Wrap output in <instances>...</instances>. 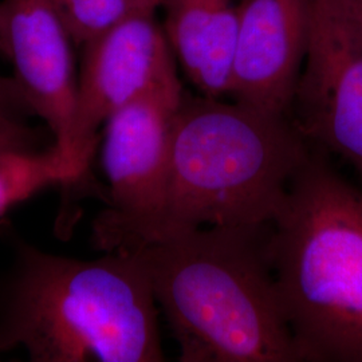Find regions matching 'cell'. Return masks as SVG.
Returning a JSON list of instances; mask_svg holds the SVG:
<instances>
[{
  "label": "cell",
  "instance_id": "6da1fadb",
  "mask_svg": "<svg viewBox=\"0 0 362 362\" xmlns=\"http://www.w3.org/2000/svg\"><path fill=\"white\" fill-rule=\"evenodd\" d=\"M272 224L202 227L134 252L181 362H300L272 272Z\"/></svg>",
  "mask_w": 362,
  "mask_h": 362
},
{
  "label": "cell",
  "instance_id": "7a4b0ae2",
  "mask_svg": "<svg viewBox=\"0 0 362 362\" xmlns=\"http://www.w3.org/2000/svg\"><path fill=\"white\" fill-rule=\"evenodd\" d=\"M308 143L290 116L185 91L153 242L202 227L270 226L310 156Z\"/></svg>",
  "mask_w": 362,
  "mask_h": 362
},
{
  "label": "cell",
  "instance_id": "3957f363",
  "mask_svg": "<svg viewBox=\"0 0 362 362\" xmlns=\"http://www.w3.org/2000/svg\"><path fill=\"white\" fill-rule=\"evenodd\" d=\"M153 288L134 251L98 259L27 250L0 306V350L39 362H160Z\"/></svg>",
  "mask_w": 362,
  "mask_h": 362
},
{
  "label": "cell",
  "instance_id": "277c9868",
  "mask_svg": "<svg viewBox=\"0 0 362 362\" xmlns=\"http://www.w3.org/2000/svg\"><path fill=\"white\" fill-rule=\"evenodd\" d=\"M269 251L300 362H362V188L311 149Z\"/></svg>",
  "mask_w": 362,
  "mask_h": 362
},
{
  "label": "cell",
  "instance_id": "5b68a950",
  "mask_svg": "<svg viewBox=\"0 0 362 362\" xmlns=\"http://www.w3.org/2000/svg\"><path fill=\"white\" fill-rule=\"evenodd\" d=\"M184 93L180 78L169 79L122 106L103 127L109 208L94 230L106 251H134L157 236L165 206L172 127Z\"/></svg>",
  "mask_w": 362,
  "mask_h": 362
},
{
  "label": "cell",
  "instance_id": "8992f818",
  "mask_svg": "<svg viewBox=\"0 0 362 362\" xmlns=\"http://www.w3.org/2000/svg\"><path fill=\"white\" fill-rule=\"evenodd\" d=\"M290 117L362 181V0H311L310 31Z\"/></svg>",
  "mask_w": 362,
  "mask_h": 362
},
{
  "label": "cell",
  "instance_id": "52a82bcc",
  "mask_svg": "<svg viewBox=\"0 0 362 362\" xmlns=\"http://www.w3.org/2000/svg\"><path fill=\"white\" fill-rule=\"evenodd\" d=\"M71 141L73 181L90 165L107 118L144 93L179 77L176 58L156 13L128 18L82 47Z\"/></svg>",
  "mask_w": 362,
  "mask_h": 362
},
{
  "label": "cell",
  "instance_id": "ba28073f",
  "mask_svg": "<svg viewBox=\"0 0 362 362\" xmlns=\"http://www.w3.org/2000/svg\"><path fill=\"white\" fill-rule=\"evenodd\" d=\"M0 28L7 61L33 113L54 136V146L70 157L77 103L74 40L55 0H1Z\"/></svg>",
  "mask_w": 362,
  "mask_h": 362
},
{
  "label": "cell",
  "instance_id": "9c48e42d",
  "mask_svg": "<svg viewBox=\"0 0 362 362\" xmlns=\"http://www.w3.org/2000/svg\"><path fill=\"white\" fill-rule=\"evenodd\" d=\"M310 15L311 0H242L228 98L290 116Z\"/></svg>",
  "mask_w": 362,
  "mask_h": 362
},
{
  "label": "cell",
  "instance_id": "30bf717a",
  "mask_svg": "<svg viewBox=\"0 0 362 362\" xmlns=\"http://www.w3.org/2000/svg\"><path fill=\"white\" fill-rule=\"evenodd\" d=\"M242 0H160L163 27L199 94L228 97Z\"/></svg>",
  "mask_w": 362,
  "mask_h": 362
},
{
  "label": "cell",
  "instance_id": "8fae6325",
  "mask_svg": "<svg viewBox=\"0 0 362 362\" xmlns=\"http://www.w3.org/2000/svg\"><path fill=\"white\" fill-rule=\"evenodd\" d=\"M67 181L65 160L54 145L46 152H0V215L40 189Z\"/></svg>",
  "mask_w": 362,
  "mask_h": 362
},
{
  "label": "cell",
  "instance_id": "7c38bea8",
  "mask_svg": "<svg viewBox=\"0 0 362 362\" xmlns=\"http://www.w3.org/2000/svg\"><path fill=\"white\" fill-rule=\"evenodd\" d=\"M77 47L122 21L160 10V0H55Z\"/></svg>",
  "mask_w": 362,
  "mask_h": 362
},
{
  "label": "cell",
  "instance_id": "4fadbf2b",
  "mask_svg": "<svg viewBox=\"0 0 362 362\" xmlns=\"http://www.w3.org/2000/svg\"><path fill=\"white\" fill-rule=\"evenodd\" d=\"M35 132L22 122L21 116L0 110V152L34 151Z\"/></svg>",
  "mask_w": 362,
  "mask_h": 362
},
{
  "label": "cell",
  "instance_id": "5bb4252c",
  "mask_svg": "<svg viewBox=\"0 0 362 362\" xmlns=\"http://www.w3.org/2000/svg\"><path fill=\"white\" fill-rule=\"evenodd\" d=\"M0 110L13 113L16 116L34 115L26 97L13 77L0 74Z\"/></svg>",
  "mask_w": 362,
  "mask_h": 362
},
{
  "label": "cell",
  "instance_id": "9a60e30c",
  "mask_svg": "<svg viewBox=\"0 0 362 362\" xmlns=\"http://www.w3.org/2000/svg\"><path fill=\"white\" fill-rule=\"evenodd\" d=\"M0 57L7 59V45H6V40L3 37V33H1V28H0Z\"/></svg>",
  "mask_w": 362,
  "mask_h": 362
}]
</instances>
